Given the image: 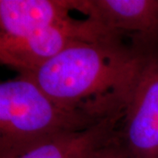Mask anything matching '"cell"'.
I'll return each instance as SVG.
<instances>
[{
  "label": "cell",
  "instance_id": "cell-1",
  "mask_svg": "<svg viewBox=\"0 0 158 158\" xmlns=\"http://www.w3.org/2000/svg\"><path fill=\"white\" fill-rule=\"evenodd\" d=\"M145 52L120 39L81 41L28 76L62 107L100 121L124 113Z\"/></svg>",
  "mask_w": 158,
  "mask_h": 158
},
{
  "label": "cell",
  "instance_id": "cell-2",
  "mask_svg": "<svg viewBox=\"0 0 158 158\" xmlns=\"http://www.w3.org/2000/svg\"><path fill=\"white\" fill-rule=\"evenodd\" d=\"M97 122L62 107L28 75L0 85V157Z\"/></svg>",
  "mask_w": 158,
  "mask_h": 158
},
{
  "label": "cell",
  "instance_id": "cell-3",
  "mask_svg": "<svg viewBox=\"0 0 158 158\" xmlns=\"http://www.w3.org/2000/svg\"><path fill=\"white\" fill-rule=\"evenodd\" d=\"M107 39L120 38L91 19L73 18L21 37L0 36V62L19 74L29 75L73 44Z\"/></svg>",
  "mask_w": 158,
  "mask_h": 158
},
{
  "label": "cell",
  "instance_id": "cell-4",
  "mask_svg": "<svg viewBox=\"0 0 158 158\" xmlns=\"http://www.w3.org/2000/svg\"><path fill=\"white\" fill-rule=\"evenodd\" d=\"M120 127L131 158H158V52H145Z\"/></svg>",
  "mask_w": 158,
  "mask_h": 158
},
{
  "label": "cell",
  "instance_id": "cell-5",
  "mask_svg": "<svg viewBox=\"0 0 158 158\" xmlns=\"http://www.w3.org/2000/svg\"><path fill=\"white\" fill-rule=\"evenodd\" d=\"M85 14L120 38L133 36L148 49L158 44V0H69Z\"/></svg>",
  "mask_w": 158,
  "mask_h": 158
},
{
  "label": "cell",
  "instance_id": "cell-6",
  "mask_svg": "<svg viewBox=\"0 0 158 158\" xmlns=\"http://www.w3.org/2000/svg\"><path fill=\"white\" fill-rule=\"evenodd\" d=\"M123 115L105 118L85 129L51 137L0 158H88L98 149L119 139L118 127Z\"/></svg>",
  "mask_w": 158,
  "mask_h": 158
},
{
  "label": "cell",
  "instance_id": "cell-7",
  "mask_svg": "<svg viewBox=\"0 0 158 158\" xmlns=\"http://www.w3.org/2000/svg\"><path fill=\"white\" fill-rule=\"evenodd\" d=\"M69 0H1L0 36L21 37L69 21Z\"/></svg>",
  "mask_w": 158,
  "mask_h": 158
},
{
  "label": "cell",
  "instance_id": "cell-8",
  "mask_svg": "<svg viewBox=\"0 0 158 158\" xmlns=\"http://www.w3.org/2000/svg\"><path fill=\"white\" fill-rule=\"evenodd\" d=\"M88 158H131L119 139L98 149Z\"/></svg>",
  "mask_w": 158,
  "mask_h": 158
}]
</instances>
